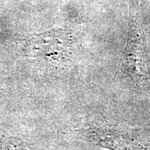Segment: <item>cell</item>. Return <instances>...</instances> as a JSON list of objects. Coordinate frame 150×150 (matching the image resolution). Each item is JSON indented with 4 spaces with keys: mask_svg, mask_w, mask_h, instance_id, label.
Returning <instances> with one entry per match:
<instances>
[{
    "mask_svg": "<svg viewBox=\"0 0 150 150\" xmlns=\"http://www.w3.org/2000/svg\"><path fill=\"white\" fill-rule=\"evenodd\" d=\"M123 67L136 80L143 82L149 77L144 35L141 25L135 20L129 29V39L123 54Z\"/></svg>",
    "mask_w": 150,
    "mask_h": 150,
    "instance_id": "obj_1",
    "label": "cell"
},
{
    "mask_svg": "<svg viewBox=\"0 0 150 150\" xmlns=\"http://www.w3.org/2000/svg\"><path fill=\"white\" fill-rule=\"evenodd\" d=\"M30 44L36 58L48 63H59L69 54L71 35L64 29H53L36 34Z\"/></svg>",
    "mask_w": 150,
    "mask_h": 150,
    "instance_id": "obj_2",
    "label": "cell"
}]
</instances>
